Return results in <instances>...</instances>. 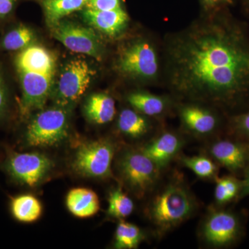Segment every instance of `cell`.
<instances>
[{
    "instance_id": "ffe728a7",
    "label": "cell",
    "mask_w": 249,
    "mask_h": 249,
    "mask_svg": "<svg viewBox=\"0 0 249 249\" xmlns=\"http://www.w3.org/2000/svg\"><path fill=\"white\" fill-rule=\"evenodd\" d=\"M118 126L123 133L132 137H142L148 129L146 120L138 113L129 109L121 111Z\"/></svg>"
},
{
    "instance_id": "7a4b0ae2",
    "label": "cell",
    "mask_w": 249,
    "mask_h": 249,
    "mask_svg": "<svg viewBox=\"0 0 249 249\" xmlns=\"http://www.w3.org/2000/svg\"><path fill=\"white\" fill-rule=\"evenodd\" d=\"M20 80V113L27 117L44 107L53 92L56 59L45 47L30 45L23 49L15 60Z\"/></svg>"
},
{
    "instance_id": "7c38bea8",
    "label": "cell",
    "mask_w": 249,
    "mask_h": 249,
    "mask_svg": "<svg viewBox=\"0 0 249 249\" xmlns=\"http://www.w3.org/2000/svg\"><path fill=\"white\" fill-rule=\"evenodd\" d=\"M83 18L89 25L109 36L119 35L127 25L128 16L121 9L98 11L88 8Z\"/></svg>"
},
{
    "instance_id": "5b68a950",
    "label": "cell",
    "mask_w": 249,
    "mask_h": 249,
    "mask_svg": "<svg viewBox=\"0 0 249 249\" xmlns=\"http://www.w3.org/2000/svg\"><path fill=\"white\" fill-rule=\"evenodd\" d=\"M94 70L86 60H71L62 69L52 96L58 106L68 107L78 102L89 88Z\"/></svg>"
},
{
    "instance_id": "1f68e13d",
    "label": "cell",
    "mask_w": 249,
    "mask_h": 249,
    "mask_svg": "<svg viewBox=\"0 0 249 249\" xmlns=\"http://www.w3.org/2000/svg\"><path fill=\"white\" fill-rule=\"evenodd\" d=\"M247 195H249V170L242 186V196H247Z\"/></svg>"
},
{
    "instance_id": "9c48e42d",
    "label": "cell",
    "mask_w": 249,
    "mask_h": 249,
    "mask_svg": "<svg viewBox=\"0 0 249 249\" xmlns=\"http://www.w3.org/2000/svg\"><path fill=\"white\" fill-rule=\"evenodd\" d=\"M51 28L53 37L71 52L101 58V43L91 29L66 22H59Z\"/></svg>"
},
{
    "instance_id": "7402d4cb",
    "label": "cell",
    "mask_w": 249,
    "mask_h": 249,
    "mask_svg": "<svg viewBox=\"0 0 249 249\" xmlns=\"http://www.w3.org/2000/svg\"><path fill=\"white\" fill-rule=\"evenodd\" d=\"M143 239L142 231L131 223L121 221L116 228L115 247L121 249L137 248Z\"/></svg>"
},
{
    "instance_id": "5bb4252c",
    "label": "cell",
    "mask_w": 249,
    "mask_h": 249,
    "mask_svg": "<svg viewBox=\"0 0 249 249\" xmlns=\"http://www.w3.org/2000/svg\"><path fill=\"white\" fill-rule=\"evenodd\" d=\"M67 209L79 218L92 217L100 209V201L96 193L85 188H73L66 198Z\"/></svg>"
},
{
    "instance_id": "277c9868",
    "label": "cell",
    "mask_w": 249,
    "mask_h": 249,
    "mask_svg": "<svg viewBox=\"0 0 249 249\" xmlns=\"http://www.w3.org/2000/svg\"><path fill=\"white\" fill-rule=\"evenodd\" d=\"M69 115L65 107L49 108L37 113L28 124L25 142L36 147L59 145L68 137Z\"/></svg>"
},
{
    "instance_id": "83f0119b",
    "label": "cell",
    "mask_w": 249,
    "mask_h": 249,
    "mask_svg": "<svg viewBox=\"0 0 249 249\" xmlns=\"http://www.w3.org/2000/svg\"><path fill=\"white\" fill-rule=\"evenodd\" d=\"M214 196H215L216 200L219 203H224L229 201L223 178L218 179Z\"/></svg>"
},
{
    "instance_id": "3957f363",
    "label": "cell",
    "mask_w": 249,
    "mask_h": 249,
    "mask_svg": "<svg viewBox=\"0 0 249 249\" xmlns=\"http://www.w3.org/2000/svg\"><path fill=\"white\" fill-rule=\"evenodd\" d=\"M194 199L185 187L170 184L152 200L150 217L154 224L167 231L177 227L194 212Z\"/></svg>"
},
{
    "instance_id": "ac0fdd59",
    "label": "cell",
    "mask_w": 249,
    "mask_h": 249,
    "mask_svg": "<svg viewBox=\"0 0 249 249\" xmlns=\"http://www.w3.org/2000/svg\"><path fill=\"white\" fill-rule=\"evenodd\" d=\"M181 117L187 127L197 134L210 133L216 126L215 118L211 113L196 106L183 108Z\"/></svg>"
},
{
    "instance_id": "ba28073f",
    "label": "cell",
    "mask_w": 249,
    "mask_h": 249,
    "mask_svg": "<svg viewBox=\"0 0 249 249\" xmlns=\"http://www.w3.org/2000/svg\"><path fill=\"white\" fill-rule=\"evenodd\" d=\"M53 165L52 160L43 154L26 152L10 156L5 168L10 176L18 182L35 187L48 176Z\"/></svg>"
},
{
    "instance_id": "f546056e",
    "label": "cell",
    "mask_w": 249,
    "mask_h": 249,
    "mask_svg": "<svg viewBox=\"0 0 249 249\" xmlns=\"http://www.w3.org/2000/svg\"><path fill=\"white\" fill-rule=\"evenodd\" d=\"M17 0H0V18L9 16L15 7Z\"/></svg>"
},
{
    "instance_id": "4fadbf2b",
    "label": "cell",
    "mask_w": 249,
    "mask_h": 249,
    "mask_svg": "<svg viewBox=\"0 0 249 249\" xmlns=\"http://www.w3.org/2000/svg\"><path fill=\"white\" fill-rule=\"evenodd\" d=\"M181 146V140L176 135L165 133L145 145L142 152L160 168L169 163Z\"/></svg>"
},
{
    "instance_id": "4dcf8cb0",
    "label": "cell",
    "mask_w": 249,
    "mask_h": 249,
    "mask_svg": "<svg viewBox=\"0 0 249 249\" xmlns=\"http://www.w3.org/2000/svg\"><path fill=\"white\" fill-rule=\"evenodd\" d=\"M239 124L241 128L249 133V113L240 118Z\"/></svg>"
},
{
    "instance_id": "f1b7e54d",
    "label": "cell",
    "mask_w": 249,
    "mask_h": 249,
    "mask_svg": "<svg viewBox=\"0 0 249 249\" xmlns=\"http://www.w3.org/2000/svg\"><path fill=\"white\" fill-rule=\"evenodd\" d=\"M223 180H224L226 191H227L229 200H231L238 192V184H237V181L232 178H223Z\"/></svg>"
},
{
    "instance_id": "6da1fadb",
    "label": "cell",
    "mask_w": 249,
    "mask_h": 249,
    "mask_svg": "<svg viewBox=\"0 0 249 249\" xmlns=\"http://www.w3.org/2000/svg\"><path fill=\"white\" fill-rule=\"evenodd\" d=\"M173 57L175 85L192 96L209 99L228 96L249 79V52L217 27L190 34L177 45Z\"/></svg>"
},
{
    "instance_id": "9a60e30c",
    "label": "cell",
    "mask_w": 249,
    "mask_h": 249,
    "mask_svg": "<svg viewBox=\"0 0 249 249\" xmlns=\"http://www.w3.org/2000/svg\"><path fill=\"white\" fill-rule=\"evenodd\" d=\"M84 112L86 117L94 124H107L115 116V102L106 93H94L87 99Z\"/></svg>"
},
{
    "instance_id": "d4e9b609",
    "label": "cell",
    "mask_w": 249,
    "mask_h": 249,
    "mask_svg": "<svg viewBox=\"0 0 249 249\" xmlns=\"http://www.w3.org/2000/svg\"><path fill=\"white\" fill-rule=\"evenodd\" d=\"M183 163L196 175L201 178H211L217 170L212 160L201 156L185 157L183 159Z\"/></svg>"
},
{
    "instance_id": "603a6c76",
    "label": "cell",
    "mask_w": 249,
    "mask_h": 249,
    "mask_svg": "<svg viewBox=\"0 0 249 249\" xmlns=\"http://www.w3.org/2000/svg\"><path fill=\"white\" fill-rule=\"evenodd\" d=\"M134 203L121 188H116L108 196L107 214L111 217L124 219L134 211Z\"/></svg>"
},
{
    "instance_id": "2e32d148",
    "label": "cell",
    "mask_w": 249,
    "mask_h": 249,
    "mask_svg": "<svg viewBox=\"0 0 249 249\" xmlns=\"http://www.w3.org/2000/svg\"><path fill=\"white\" fill-rule=\"evenodd\" d=\"M211 154L223 165L229 169L236 170L243 168L246 162L244 149L234 142L222 141L211 147Z\"/></svg>"
},
{
    "instance_id": "d6a6232c",
    "label": "cell",
    "mask_w": 249,
    "mask_h": 249,
    "mask_svg": "<svg viewBox=\"0 0 249 249\" xmlns=\"http://www.w3.org/2000/svg\"><path fill=\"white\" fill-rule=\"evenodd\" d=\"M223 0H205L206 3L209 4H215L217 3L221 2Z\"/></svg>"
},
{
    "instance_id": "cb8c5ba5",
    "label": "cell",
    "mask_w": 249,
    "mask_h": 249,
    "mask_svg": "<svg viewBox=\"0 0 249 249\" xmlns=\"http://www.w3.org/2000/svg\"><path fill=\"white\" fill-rule=\"evenodd\" d=\"M34 40L35 34L32 29L21 25L10 31L4 36L1 45L8 51L23 50L31 45Z\"/></svg>"
},
{
    "instance_id": "8992f818",
    "label": "cell",
    "mask_w": 249,
    "mask_h": 249,
    "mask_svg": "<svg viewBox=\"0 0 249 249\" xmlns=\"http://www.w3.org/2000/svg\"><path fill=\"white\" fill-rule=\"evenodd\" d=\"M114 147L109 141L97 140L80 145L73 156L72 168L87 178H105L110 176Z\"/></svg>"
},
{
    "instance_id": "52a82bcc",
    "label": "cell",
    "mask_w": 249,
    "mask_h": 249,
    "mask_svg": "<svg viewBox=\"0 0 249 249\" xmlns=\"http://www.w3.org/2000/svg\"><path fill=\"white\" fill-rule=\"evenodd\" d=\"M119 169L124 182L139 196L151 190L160 176V167L142 151L124 153Z\"/></svg>"
},
{
    "instance_id": "4316f807",
    "label": "cell",
    "mask_w": 249,
    "mask_h": 249,
    "mask_svg": "<svg viewBox=\"0 0 249 249\" xmlns=\"http://www.w3.org/2000/svg\"><path fill=\"white\" fill-rule=\"evenodd\" d=\"M8 109V98L6 88L0 74V119L6 115Z\"/></svg>"
},
{
    "instance_id": "d6986e66",
    "label": "cell",
    "mask_w": 249,
    "mask_h": 249,
    "mask_svg": "<svg viewBox=\"0 0 249 249\" xmlns=\"http://www.w3.org/2000/svg\"><path fill=\"white\" fill-rule=\"evenodd\" d=\"M89 0H44L43 8L47 22L50 27L62 18L88 6Z\"/></svg>"
},
{
    "instance_id": "44dd1931",
    "label": "cell",
    "mask_w": 249,
    "mask_h": 249,
    "mask_svg": "<svg viewBox=\"0 0 249 249\" xmlns=\"http://www.w3.org/2000/svg\"><path fill=\"white\" fill-rule=\"evenodd\" d=\"M128 102L132 107L147 116H156L163 111V100L155 95L145 92H135L129 95Z\"/></svg>"
},
{
    "instance_id": "30bf717a",
    "label": "cell",
    "mask_w": 249,
    "mask_h": 249,
    "mask_svg": "<svg viewBox=\"0 0 249 249\" xmlns=\"http://www.w3.org/2000/svg\"><path fill=\"white\" fill-rule=\"evenodd\" d=\"M119 70L129 76L151 78L158 71V60L150 44L141 41L124 50L119 59Z\"/></svg>"
},
{
    "instance_id": "484cf974",
    "label": "cell",
    "mask_w": 249,
    "mask_h": 249,
    "mask_svg": "<svg viewBox=\"0 0 249 249\" xmlns=\"http://www.w3.org/2000/svg\"><path fill=\"white\" fill-rule=\"evenodd\" d=\"M88 8L98 11H109L121 7L120 0H89Z\"/></svg>"
},
{
    "instance_id": "8fae6325",
    "label": "cell",
    "mask_w": 249,
    "mask_h": 249,
    "mask_svg": "<svg viewBox=\"0 0 249 249\" xmlns=\"http://www.w3.org/2000/svg\"><path fill=\"white\" fill-rule=\"evenodd\" d=\"M238 231V222L233 214L229 213H214L205 223L203 235L210 245L223 246L235 239Z\"/></svg>"
},
{
    "instance_id": "e0dca14e",
    "label": "cell",
    "mask_w": 249,
    "mask_h": 249,
    "mask_svg": "<svg viewBox=\"0 0 249 249\" xmlns=\"http://www.w3.org/2000/svg\"><path fill=\"white\" fill-rule=\"evenodd\" d=\"M11 210L14 217L19 222H36L42 214V206L40 200L31 195H21L16 196L11 203Z\"/></svg>"
}]
</instances>
